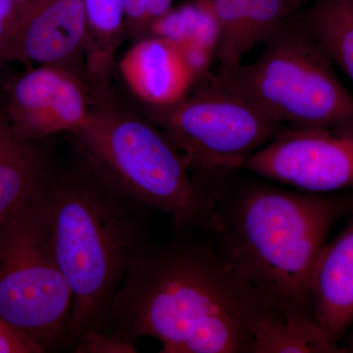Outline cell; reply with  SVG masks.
I'll list each match as a JSON object with an SVG mask.
<instances>
[{
  "label": "cell",
  "instance_id": "2",
  "mask_svg": "<svg viewBox=\"0 0 353 353\" xmlns=\"http://www.w3.org/2000/svg\"><path fill=\"white\" fill-rule=\"evenodd\" d=\"M53 256L72 292L66 350L108 329L131 261L148 245L141 206L111 189L79 158L53 163L34 194Z\"/></svg>",
  "mask_w": 353,
  "mask_h": 353
},
{
  "label": "cell",
  "instance_id": "21",
  "mask_svg": "<svg viewBox=\"0 0 353 353\" xmlns=\"http://www.w3.org/2000/svg\"><path fill=\"white\" fill-rule=\"evenodd\" d=\"M0 353H41L38 347L0 318Z\"/></svg>",
  "mask_w": 353,
  "mask_h": 353
},
{
  "label": "cell",
  "instance_id": "26",
  "mask_svg": "<svg viewBox=\"0 0 353 353\" xmlns=\"http://www.w3.org/2000/svg\"><path fill=\"white\" fill-rule=\"evenodd\" d=\"M13 2H15V3L20 4L23 3V2L27 1V0H12Z\"/></svg>",
  "mask_w": 353,
  "mask_h": 353
},
{
  "label": "cell",
  "instance_id": "4",
  "mask_svg": "<svg viewBox=\"0 0 353 353\" xmlns=\"http://www.w3.org/2000/svg\"><path fill=\"white\" fill-rule=\"evenodd\" d=\"M92 97L88 119L72 134L79 158L121 196L170 216L179 229L213 230L215 196L164 132L119 108L108 92Z\"/></svg>",
  "mask_w": 353,
  "mask_h": 353
},
{
  "label": "cell",
  "instance_id": "12",
  "mask_svg": "<svg viewBox=\"0 0 353 353\" xmlns=\"http://www.w3.org/2000/svg\"><path fill=\"white\" fill-rule=\"evenodd\" d=\"M315 319L334 345L353 325V219L326 243L311 281Z\"/></svg>",
  "mask_w": 353,
  "mask_h": 353
},
{
  "label": "cell",
  "instance_id": "8",
  "mask_svg": "<svg viewBox=\"0 0 353 353\" xmlns=\"http://www.w3.org/2000/svg\"><path fill=\"white\" fill-rule=\"evenodd\" d=\"M243 169L311 194L353 192V125L283 127Z\"/></svg>",
  "mask_w": 353,
  "mask_h": 353
},
{
  "label": "cell",
  "instance_id": "15",
  "mask_svg": "<svg viewBox=\"0 0 353 353\" xmlns=\"http://www.w3.org/2000/svg\"><path fill=\"white\" fill-rule=\"evenodd\" d=\"M85 76L94 94L108 90L114 57L126 26L124 0H83Z\"/></svg>",
  "mask_w": 353,
  "mask_h": 353
},
{
  "label": "cell",
  "instance_id": "9",
  "mask_svg": "<svg viewBox=\"0 0 353 353\" xmlns=\"http://www.w3.org/2000/svg\"><path fill=\"white\" fill-rule=\"evenodd\" d=\"M90 108L87 90L71 72L39 66L12 83L6 116L21 136L41 141L59 132L78 131Z\"/></svg>",
  "mask_w": 353,
  "mask_h": 353
},
{
  "label": "cell",
  "instance_id": "17",
  "mask_svg": "<svg viewBox=\"0 0 353 353\" xmlns=\"http://www.w3.org/2000/svg\"><path fill=\"white\" fill-rule=\"evenodd\" d=\"M308 0H256L243 18L238 34L226 52L216 58L219 73L228 74L243 64L257 44L264 43L279 28L294 17Z\"/></svg>",
  "mask_w": 353,
  "mask_h": 353
},
{
  "label": "cell",
  "instance_id": "18",
  "mask_svg": "<svg viewBox=\"0 0 353 353\" xmlns=\"http://www.w3.org/2000/svg\"><path fill=\"white\" fill-rule=\"evenodd\" d=\"M153 36L167 39L178 46L197 44L216 53L220 39V27L212 0H201L194 6L169 10L150 25Z\"/></svg>",
  "mask_w": 353,
  "mask_h": 353
},
{
  "label": "cell",
  "instance_id": "14",
  "mask_svg": "<svg viewBox=\"0 0 353 353\" xmlns=\"http://www.w3.org/2000/svg\"><path fill=\"white\" fill-rule=\"evenodd\" d=\"M252 353L347 352L324 333L314 315L266 307L252 328Z\"/></svg>",
  "mask_w": 353,
  "mask_h": 353
},
{
  "label": "cell",
  "instance_id": "13",
  "mask_svg": "<svg viewBox=\"0 0 353 353\" xmlns=\"http://www.w3.org/2000/svg\"><path fill=\"white\" fill-rule=\"evenodd\" d=\"M52 165L41 141L21 136L0 114V221L31 199Z\"/></svg>",
  "mask_w": 353,
  "mask_h": 353
},
{
  "label": "cell",
  "instance_id": "25",
  "mask_svg": "<svg viewBox=\"0 0 353 353\" xmlns=\"http://www.w3.org/2000/svg\"><path fill=\"white\" fill-rule=\"evenodd\" d=\"M347 352H353V331L352 334H350V341H348V345L347 347H345Z\"/></svg>",
  "mask_w": 353,
  "mask_h": 353
},
{
  "label": "cell",
  "instance_id": "1",
  "mask_svg": "<svg viewBox=\"0 0 353 353\" xmlns=\"http://www.w3.org/2000/svg\"><path fill=\"white\" fill-rule=\"evenodd\" d=\"M264 307L218 250L148 243L130 264L106 330L134 343L155 339L163 353H252Z\"/></svg>",
  "mask_w": 353,
  "mask_h": 353
},
{
  "label": "cell",
  "instance_id": "23",
  "mask_svg": "<svg viewBox=\"0 0 353 353\" xmlns=\"http://www.w3.org/2000/svg\"><path fill=\"white\" fill-rule=\"evenodd\" d=\"M17 3L12 0H0V39L4 36L15 16Z\"/></svg>",
  "mask_w": 353,
  "mask_h": 353
},
{
  "label": "cell",
  "instance_id": "10",
  "mask_svg": "<svg viewBox=\"0 0 353 353\" xmlns=\"http://www.w3.org/2000/svg\"><path fill=\"white\" fill-rule=\"evenodd\" d=\"M85 36L83 0H27L0 39V59L65 68L83 52Z\"/></svg>",
  "mask_w": 353,
  "mask_h": 353
},
{
  "label": "cell",
  "instance_id": "7",
  "mask_svg": "<svg viewBox=\"0 0 353 353\" xmlns=\"http://www.w3.org/2000/svg\"><path fill=\"white\" fill-rule=\"evenodd\" d=\"M201 81L194 94L172 105L148 106L145 117L182 153L202 185L204 178L243 169L245 160L284 126L214 74Z\"/></svg>",
  "mask_w": 353,
  "mask_h": 353
},
{
  "label": "cell",
  "instance_id": "24",
  "mask_svg": "<svg viewBox=\"0 0 353 353\" xmlns=\"http://www.w3.org/2000/svg\"><path fill=\"white\" fill-rule=\"evenodd\" d=\"M172 2L173 0H148V14L152 22L168 12L171 9Z\"/></svg>",
  "mask_w": 353,
  "mask_h": 353
},
{
  "label": "cell",
  "instance_id": "11",
  "mask_svg": "<svg viewBox=\"0 0 353 353\" xmlns=\"http://www.w3.org/2000/svg\"><path fill=\"white\" fill-rule=\"evenodd\" d=\"M120 70L132 92L152 108L181 101L199 80L180 48L157 36L134 44L121 60Z\"/></svg>",
  "mask_w": 353,
  "mask_h": 353
},
{
  "label": "cell",
  "instance_id": "20",
  "mask_svg": "<svg viewBox=\"0 0 353 353\" xmlns=\"http://www.w3.org/2000/svg\"><path fill=\"white\" fill-rule=\"evenodd\" d=\"M78 353L137 352L136 343L112 330L92 331L85 334L72 350Z\"/></svg>",
  "mask_w": 353,
  "mask_h": 353
},
{
  "label": "cell",
  "instance_id": "16",
  "mask_svg": "<svg viewBox=\"0 0 353 353\" xmlns=\"http://www.w3.org/2000/svg\"><path fill=\"white\" fill-rule=\"evenodd\" d=\"M299 17L330 61L353 83V0H313Z\"/></svg>",
  "mask_w": 353,
  "mask_h": 353
},
{
  "label": "cell",
  "instance_id": "19",
  "mask_svg": "<svg viewBox=\"0 0 353 353\" xmlns=\"http://www.w3.org/2000/svg\"><path fill=\"white\" fill-rule=\"evenodd\" d=\"M256 0H212L220 27V39L215 58L226 52L233 43L246 13Z\"/></svg>",
  "mask_w": 353,
  "mask_h": 353
},
{
  "label": "cell",
  "instance_id": "3",
  "mask_svg": "<svg viewBox=\"0 0 353 353\" xmlns=\"http://www.w3.org/2000/svg\"><path fill=\"white\" fill-rule=\"evenodd\" d=\"M352 197L248 185L226 208L216 205L218 252L270 307L313 314L311 281L330 229ZM315 317V316H314Z\"/></svg>",
  "mask_w": 353,
  "mask_h": 353
},
{
  "label": "cell",
  "instance_id": "5",
  "mask_svg": "<svg viewBox=\"0 0 353 353\" xmlns=\"http://www.w3.org/2000/svg\"><path fill=\"white\" fill-rule=\"evenodd\" d=\"M252 64L218 80L256 104L283 126L353 125V95L343 85L299 13L265 41Z\"/></svg>",
  "mask_w": 353,
  "mask_h": 353
},
{
  "label": "cell",
  "instance_id": "6",
  "mask_svg": "<svg viewBox=\"0 0 353 353\" xmlns=\"http://www.w3.org/2000/svg\"><path fill=\"white\" fill-rule=\"evenodd\" d=\"M72 292L34 194L0 221V318L39 352L66 350Z\"/></svg>",
  "mask_w": 353,
  "mask_h": 353
},
{
  "label": "cell",
  "instance_id": "22",
  "mask_svg": "<svg viewBox=\"0 0 353 353\" xmlns=\"http://www.w3.org/2000/svg\"><path fill=\"white\" fill-rule=\"evenodd\" d=\"M126 26L134 31H150L152 19L148 14V0H124Z\"/></svg>",
  "mask_w": 353,
  "mask_h": 353
}]
</instances>
